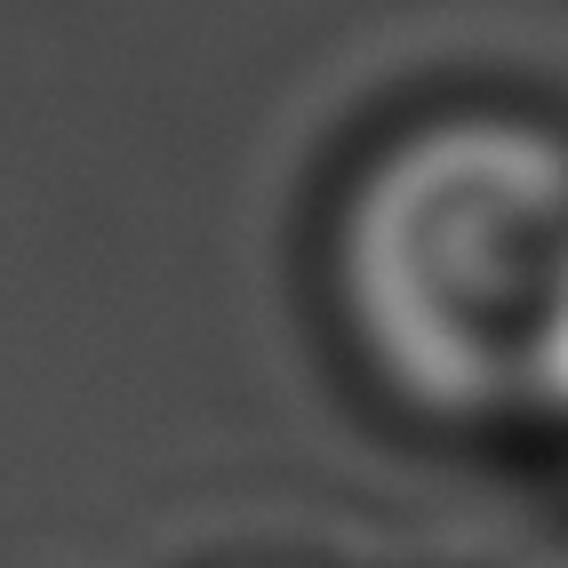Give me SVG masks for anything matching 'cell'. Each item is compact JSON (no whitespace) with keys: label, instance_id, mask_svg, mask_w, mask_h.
Here are the masks:
<instances>
[{"label":"cell","instance_id":"2","mask_svg":"<svg viewBox=\"0 0 568 568\" xmlns=\"http://www.w3.org/2000/svg\"><path fill=\"white\" fill-rule=\"evenodd\" d=\"M560 408H568V385H560Z\"/></svg>","mask_w":568,"mask_h":568},{"label":"cell","instance_id":"1","mask_svg":"<svg viewBox=\"0 0 568 568\" xmlns=\"http://www.w3.org/2000/svg\"><path fill=\"white\" fill-rule=\"evenodd\" d=\"M345 313L408 400L448 416L560 408L568 385V144L440 121L361 176L336 241Z\"/></svg>","mask_w":568,"mask_h":568}]
</instances>
